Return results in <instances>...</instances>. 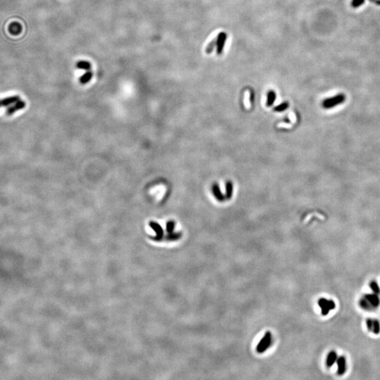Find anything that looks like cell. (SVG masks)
<instances>
[{"mask_svg":"<svg viewBox=\"0 0 380 380\" xmlns=\"http://www.w3.org/2000/svg\"><path fill=\"white\" fill-rule=\"evenodd\" d=\"M25 101H18V102H16L14 106H11L10 107V108L8 109V110L6 111V114H7V115H11V114L15 113L16 111H19L20 110V109L25 108Z\"/></svg>","mask_w":380,"mask_h":380,"instance_id":"cell-9","label":"cell"},{"mask_svg":"<svg viewBox=\"0 0 380 380\" xmlns=\"http://www.w3.org/2000/svg\"><path fill=\"white\" fill-rule=\"evenodd\" d=\"M181 237V233H171L168 235V238L170 239H172V240H175L178 239L179 237Z\"/></svg>","mask_w":380,"mask_h":380,"instance_id":"cell-24","label":"cell"},{"mask_svg":"<svg viewBox=\"0 0 380 380\" xmlns=\"http://www.w3.org/2000/svg\"><path fill=\"white\" fill-rule=\"evenodd\" d=\"M337 374L340 375H343L345 374L346 371V360L344 356H341L338 357L337 360Z\"/></svg>","mask_w":380,"mask_h":380,"instance_id":"cell-6","label":"cell"},{"mask_svg":"<svg viewBox=\"0 0 380 380\" xmlns=\"http://www.w3.org/2000/svg\"><path fill=\"white\" fill-rule=\"evenodd\" d=\"M371 332L374 333V334H378L380 332V323L378 320L373 319L372 322V327Z\"/></svg>","mask_w":380,"mask_h":380,"instance_id":"cell-17","label":"cell"},{"mask_svg":"<svg viewBox=\"0 0 380 380\" xmlns=\"http://www.w3.org/2000/svg\"><path fill=\"white\" fill-rule=\"evenodd\" d=\"M213 192L215 197L218 199L219 201H223L225 197H224L223 194L221 192V191L220 190V187L219 186L217 185V184H214L213 185Z\"/></svg>","mask_w":380,"mask_h":380,"instance_id":"cell-12","label":"cell"},{"mask_svg":"<svg viewBox=\"0 0 380 380\" xmlns=\"http://www.w3.org/2000/svg\"><path fill=\"white\" fill-rule=\"evenodd\" d=\"M271 333L270 332H267L265 334L264 337L262 338V339L260 340V341L257 345V347H256V350H257L258 353H263V352L266 351L267 348L270 346V344H271Z\"/></svg>","mask_w":380,"mask_h":380,"instance_id":"cell-3","label":"cell"},{"mask_svg":"<svg viewBox=\"0 0 380 380\" xmlns=\"http://www.w3.org/2000/svg\"><path fill=\"white\" fill-rule=\"evenodd\" d=\"M289 107V103L288 102H284V103L279 104V106H276L275 108L274 109V110L275 111H278V112H281V111H284V110H286Z\"/></svg>","mask_w":380,"mask_h":380,"instance_id":"cell-21","label":"cell"},{"mask_svg":"<svg viewBox=\"0 0 380 380\" xmlns=\"http://www.w3.org/2000/svg\"><path fill=\"white\" fill-rule=\"evenodd\" d=\"M18 101H20V97L18 96H13V97H9L7 98H5V99H3L2 100L1 104L2 106H9V105L12 104L16 103Z\"/></svg>","mask_w":380,"mask_h":380,"instance_id":"cell-10","label":"cell"},{"mask_svg":"<svg viewBox=\"0 0 380 380\" xmlns=\"http://www.w3.org/2000/svg\"><path fill=\"white\" fill-rule=\"evenodd\" d=\"M149 225H150V227L152 228L153 230H154L155 232L157 233V237H153V239H155V240L161 239L163 236H164V230H163L161 226H160L158 223L153 222V221H151V222L149 223Z\"/></svg>","mask_w":380,"mask_h":380,"instance_id":"cell-7","label":"cell"},{"mask_svg":"<svg viewBox=\"0 0 380 380\" xmlns=\"http://www.w3.org/2000/svg\"><path fill=\"white\" fill-rule=\"evenodd\" d=\"M217 45V39H213L211 42L208 44V45L207 46L206 52L207 53H211L213 50H214V47Z\"/></svg>","mask_w":380,"mask_h":380,"instance_id":"cell-20","label":"cell"},{"mask_svg":"<svg viewBox=\"0 0 380 380\" xmlns=\"http://www.w3.org/2000/svg\"><path fill=\"white\" fill-rule=\"evenodd\" d=\"M371 305L373 308H377L380 305V298L377 293H367L363 296Z\"/></svg>","mask_w":380,"mask_h":380,"instance_id":"cell-4","label":"cell"},{"mask_svg":"<svg viewBox=\"0 0 380 380\" xmlns=\"http://www.w3.org/2000/svg\"><path fill=\"white\" fill-rule=\"evenodd\" d=\"M174 227H175V223L173 222V221H172V220L168 221V222L166 224L167 232L169 233H171L172 231H173Z\"/></svg>","mask_w":380,"mask_h":380,"instance_id":"cell-22","label":"cell"},{"mask_svg":"<svg viewBox=\"0 0 380 380\" xmlns=\"http://www.w3.org/2000/svg\"><path fill=\"white\" fill-rule=\"evenodd\" d=\"M337 358H338V356H337V353H336V351H331L330 353H328L327 358H326V361H325L326 366H327V367H332V366L334 365L335 363H337Z\"/></svg>","mask_w":380,"mask_h":380,"instance_id":"cell-8","label":"cell"},{"mask_svg":"<svg viewBox=\"0 0 380 380\" xmlns=\"http://www.w3.org/2000/svg\"><path fill=\"white\" fill-rule=\"evenodd\" d=\"M226 39H227V35L225 32H222L218 34V39H217V53L218 55L221 54L223 52Z\"/></svg>","mask_w":380,"mask_h":380,"instance_id":"cell-5","label":"cell"},{"mask_svg":"<svg viewBox=\"0 0 380 380\" xmlns=\"http://www.w3.org/2000/svg\"><path fill=\"white\" fill-rule=\"evenodd\" d=\"M359 306H360L361 308L364 309L365 311H371L373 309L369 301L364 297L359 300Z\"/></svg>","mask_w":380,"mask_h":380,"instance_id":"cell-11","label":"cell"},{"mask_svg":"<svg viewBox=\"0 0 380 380\" xmlns=\"http://www.w3.org/2000/svg\"><path fill=\"white\" fill-rule=\"evenodd\" d=\"M76 67L78 69L85 70V71H90L91 69V64L88 61H80L77 62Z\"/></svg>","mask_w":380,"mask_h":380,"instance_id":"cell-15","label":"cell"},{"mask_svg":"<svg viewBox=\"0 0 380 380\" xmlns=\"http://www.w3.org/2000/svg\"><path fill=\"white\" fill-rule=\"evenodd\" d=\"M9 31L13 35H18L21 32V25L18 23H13L9 27Z\"/></svg>","mask_w":380,"mask_h":380,"instance_id":"cell-14","label":"cell"},{"mask_svg":"<svg viewBox=\"0 0 380 380\" xmlns=\"http://www.w3.org/2000/svg\"><path fill=\"white\" fill-rule=\"evenodd\" d=\"M365 2V0H353L352 1V6L354 8H357L359 6L363 5Z\"/></svg>","mask_w":380,"mask_h":380,"instance_id":"cell-23","label":"cell"},{"mask_svg":"<svg viewBox=\"0 0 380 380\" xmlns=\"http://www.w3.org/2000/svg\"><path fill=\"white\" fill-rule=\"evenodd\" d=\"M232 190L233 187L232 183L231 182H227L226 183V197H227V199H230V198L232 197Z\"/></svg>","mask_w":380,"mask_h":380,"instance_id":"cell-19","label":"cell"},{"mask_svg":"<svg viewBox=\"0 0 380 380\" xmlns=\"http://www.w3.org/2000/svg\"><path fill=\"white\" fill-rule=\"evenodd\" d=\"M92 76H93V74L92 72L90 71H87L80 78V83L81 84H83V85L84 84H87V83H89L91 80V79L92 78Z\"/></svg>","mask_w":380,"mask_h":380,"instance_id":"cell-13","label":"cell"},{"mask_svg":"<svg viewBox=\"0 0 380 380\" xmlns=\"http://www.w3.org/2000/svg\"><path fill=\"white\" fill-rule=\"evenodd\" d=\"M318 306L321 309V313L323 315H327L330 311L334 310L336 304L333 300H328L327 298H321L318 300Z\"/></svg>","mask_w":380,"mask_h":380,"instance_id":"cell-2","label":"cell"},{"mask_svg":"<svg viewBox=\"0 0 380 380\" xmlns=\"http://www.w3.org/2000/svg\"><path fill=\"white\" fill-rule=\"evenodd\" d=\"M369 286H370V289H371V290H372L373 292H374V293H377V294H378V295L379 294V293H380V287H379L378 283H377L376 281L373 280V281L370 282Z\"/></svg>","mask_w":380,"mask_h":380,"instance_id":"cell-18","label":"cell"},{"mask_svg":"<svg viewBox=\"0 0 380 380\" xmlns=\"http://www.w3.org/2000/svg\"><path fill=\"white\" fill-rule=\"evenodd\" d=\"M276 99V94L273 90H270L267 94V106H271L274 104L275 101Z\"/></svg>","mask_w":380,"mask_h":380,"instance_id":"cell-16","label":"cell"},{"mask_svg":"<svg viewBox=\"0 0 380 380\" xmlns=\"http://www.w3.org/2000/svg\"><path fill=\"white\" fill-rule=\"evenodd\" d=\"M346 97L343 94H339L333 97L328 98L324 100L323 102V106L325 109H331L341 104L345 101Z\"/></svg>","mask_w":380,"mask_h":380,"instance_id":"cell-1","label":"cell"}]
</instances>
